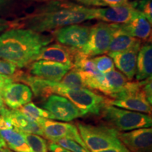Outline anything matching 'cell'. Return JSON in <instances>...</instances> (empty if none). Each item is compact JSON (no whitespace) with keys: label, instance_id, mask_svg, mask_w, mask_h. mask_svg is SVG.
<instances>
[{"label":"cell","instance_id":"cell-3","mask_svg":"<svg viewBox=\"0 0 152 152\" xmlns=\"http://www.w3.org/2000/svg\"><path fill=\"white\" fill-rule=\"evenodd\" d=\"M52 93L67 98L81 112L83 116L100 115L103 108L107 104L108 98L96 94L88 88L69 89L59 83L52 82Z\"/></svg>","mask_w":152,"mask_h":152},{"label":"cell","instance_id":"cell-19","mask_svg":"<svg viewBox=\"0 0 152 152\" xmlns=\"http://www.w3.org/2000/svg\"><path fill=\"white\" fill-rule=\"evenodd\" d=\"M152 46L147 44L140 47L137 59L135 77L137 81H142L151 77Z\"/></svg>","mask_w":152,"mask_h":152},{"label":"cell","instance_id":"cell-15","mask_svg":"<svg viewBox=\"0 0 152 152\" xmlns=\"http://www.w3.org/2000/svg\"><path fill=\"white\" fill-rule=\"evenodd\" d=\"M140 47L141 45H137L124 52H109L114 65L129 80H132L135 76L137 59Z\"/></svg>","mask_w":152,"mask_h":152},{"label":"cell","instance_id":"cell-12","mask_svg":"<svg viewBox=\"0 0 152 152\" xmlns=\"http://www.w3.org/2000/svg\"><path fill=\"white\" fill-rule=\"evenodd\" d=\"M118 139L131 152H151L152 130L139 128L128 132H118Z\"/></svg>","mask_w":152,"mask_h":152},{"label":"cell","instance_id":"cell-13","mask_svg":"<svg viewBox=\"0 0 152 152\" xmlns=\"http://www.w3.org/2000/svg\"><path fill=\"white\" fill-rule=\"evenodd\" d=\"M4 104L11 109H18L29 103L33 99V92L28 85L12 82L6 85L0 91Z\"/></svg>","mask_w":152,"mask_h":152},{"label":"cell","instance_id":"cell-1","mask_svg":"<svg viewBox=\"0 0 152 152\" xmlns=\"http://www.w3.org/2000/svg\"><path fill=\"white\" fill-rule=\"evenodd\" d=\"M94 8L69 0H49L32 13L11 21L12 28L29 29L37 33L54 31L58 28L92 20Z\"/></svg>","mask_w":152,"mask_h":152},{"label":"cell","instance_id":"cell-38","mask_svg":"<svg viewBox=\"0 0 152 152\" xmlns=\"http://www.w3.org/2000/svg\"><path fill=\"white\" fill-rule=\"evenodd\" d=\"M4 106H5L4 104L2 98H1V94H0V109L2 107H4Z\"/></svg>","mask_w":152,"mask_h":152},{"label":"cell","instance_id":"cell-26","mask_svg":"<svg viewBox=\"0 0 152 152\" xmlns=\"http://www.w3.org/2000/svg\"><path fill=\"white\" fill-rule=\"evenodd\" d=\"M92 60L94 62L98 71L101 73L105 74L115 69V65H114L113 60L111 59V57L106 55L96 56L92 58Z\"/></svg>","mask_w":152,"mask_h":152},{"label":"cell","instance_id":"cell-17","mask_svg":"<svg viewBox=\"0 0 152 152\" xmlns=\"http://www.w3.org/2000/svg\"><path fill=\"white\" fill-rule=\"evenodd\" d=\"M0 115L10 121L14 128L22 132L43 136L40 125L20 113L18 109L9 110L5 107L0 109Z\"/></svg>","mask_w":152,"mask_h":152},{"label":"cell","instance_id":"cell-33","mask_svg":"<svg viewBox=\"0 0 152 152\" xmlns=\"http://www.w3.org/2000/svg\"><path fill=\"white\" fill-rule=\"evenodd\" d=\"M48 149L49 150V152H71L68 150L64 149L54 142L49 143L48 145Z\"/></svg>","mask_w":152,"mask_h":152},{"label":"cell","instance_id":"cell-18","mask_svg":"<svg viewBox=\"0 0 152 152\" xmlns=\"http://www.w3.org/2000/svg\"><path fill=\"white\" fill-rule=\"evenodd\" d=\"M120 30L127 35L147 40L151 35V23L142 13H138L128 23L120 24Z\"/></svg>","mask_w":152,"mask_h":152},{"label":"cell","instance_id":"cell-36","mask_svg":"<svg viewBox=\"0 0 152 152\" xmlns=\"http://www.w3.org/2000/svg\"><path fill=\"white\" fill-rule=\"evenodd\" d=\"M14 82L13 79L10 77L6 75H0V91L6 85L9 84V83H12Z\"/></svg>","mask_w":152,"mask_h":152},{"label":"cell","instance_id":"cell-40","mask_svg":"<svg viewBox=\"0 0 152 152\" xmlns=\"http://www.w3.org/2000/svg\"><path fill=\"white\" fill-rule=\"evenodd\" d=\"M5 150H6V152H14V151H11L10 149H7V148H5Z\"/></svg>","mask_w":152,"mask_h":152},{"label":"cell","instance_id":"cell-31","mask_svg":"<svg viewBox=\"0 0 152 152\" xmlns=\"http://www.w3.org/2000/svg\"><path fill=\"white\" fill-rule=\"evenodd\" d=\"M75 1L80 4V5L85 7H106L104 3L100 0H75Z\"/></svg>","mask_w":152,"mask_h":152},{"label":"cell","instance_id":"cell-5","mask_svg":"<svg viewBox=\"0 0 152 152\" xmlns=\"http://www.w3.org/2000/svg\"><path fill=\"white\" fill-rule=\"evenodd\" d=\"M77 130L87 149L96 152L122 145L118 139V131L107 125H93L79 123Z\"/></svg>","mask_w":152,"mask_h":152},{"label":"cell","instance_id":"cell-4","mask_svg":"<svg viewBox=\"0 0 152 152\" xmlns=\"http://www.w3.org/2000/svg\"><path fill=\"white\" fill-rule=\"evenodd\" d=\"M108 126L118 132H128L139 128H151V115L106 104L100 113Z\"/></svg>","mask_w":152,"mask_h":152},{"label":"cell","instance_id":"cell-6","mask_svg":"<svg viewBox=\"0 0 152 152\" xmlns=\"http://www.w3.org/2000/svg\"><path fill=\"white\" fill-rule=\"evenodd\" d=\"M144 84V80L128 82L122 91L108 98L107 104L129 111L151 114V104L146 96Z\"/></svg>","mask_w":152,"mask_h":152},{"label":"cell","instance_id":"cell-10","mask_svg":"<svg viewBox=\"0 0 152 152\" xmlns=\"http://www.w3.org/2000/svg\"><path fill=\"white\" fill-rule=\"evenodd\" d=\"M135 1H129L125 4L113 6L106 8H94L93 18L110 23L125 24L137 14Z\"/></svg>","mask_w":152,"mask_h":152},{"label":"cell","instance_id":"cell-24","mask_svg":"<svg viewBox=\"0 0 152 152\" xmlns=\"http://www.w3.org/2000/svg\"><path fill=\"white\" fill-rule=\"evenodd\" d=\"M58 83L63 86L69 89L87 88L79 72L75 68H71L68 71Z\"/></svg>","mask_w":152,"mask_h":152},{"label":"cell","instance_id":"cell-27","mask_svg":"<svg viewBox=\"0 0 152 152\" xmlns=\"http://www.w3.org/2000/svg\"><path fill=\"white\" fill-rule=\"evenodd\" d=\"M54 143L71 152H91L87 148L83 147L77 142L69 138L64 137L58 139L54 142Z\"/></svg>","mask_w":152,"mask_h":152},{"label":"cell","instance_id":"cell-29","mask_svg":"<svg viewBox=\"0 0 152 152\" xmlns=\"http://www.w3.org/2000/svg\"><path fill=\"white\" fill-rule=\"evenodd\" d=\"M19 71L18 68L15 64L7 61L0 59V75L8 76L13 79Z\"/></svg>","mask_w":152,"mask_h":152},{"label":"cell","instance_id":"cell-16","mask_svg":"<svg viewBox=\"0 0 152 152\" xmlns=\"http://www.w3.org/2000/svg\"><path fill=\"white\" fill-rule=\"evenodd\" d=\"M75 48L59 44L48 45L42 48L35 61L45 60L65 64L73 68Z\"/></svg>","mask_w":152,"mask_h":152},{"label":"cell","instance_id":"cell-28","mask_svg":"<svg viewBox=\"0 0 152 152\" xmlns=\"http://www.w3.org/2000/svg\"><path fill=\"white\" fill-rule=\"evenodd\" d=\"M152 0H140L135 1V8L142 13L148 20L152 23Z\"/></svg>","mask_w":152,"mask_h":152},{"label":"cell","instance_id":"cell-32","mask_svg":"<svg viewBox=\"0 0 152 152\" xmlns=\"http://www.w3.org/2000/svg\"><path fill=\"white\" fill-rule=\"evenodd\" d=\"M102 3L105 4L106 7H113V6L125 4L129 2V0H100Z\"/></svg>","mask_w":152,"mask_h":152},{"label":"cell","instance_id":"cell-21","mask_svg":"<svg viewBox=\"0 0 152 152\" xmlns=\"http://www.w3.org/2000/svg\"><path fill=\"white\" fill-rule=\"evenodd\" d=\"M140 39L132 36L127 35L120 30V24L118 29L116 30L109 45L108 52H121L128 50L131 48L141 45Z\"/></svg>","mask_w":152,"mask_h":152},{"label":"cell","instance_id":"cell-2","mask_svg":"<svg viewBox=\"0 0 152 152\" xmlns=\"http://www.w3.org/2000/svg\"><path fill=\"white\" fill-rule=\"evenodd\" d=\"M52 35H43L26 28H12L0 35V59L9 61L18 68L35 61L42 48L54 40Z\"/></svg>","mask_w":152,"mask_h":152},{"label":"cell","instance_id":"cell-34","mask_svg":"<svg viewBox=\"0 0 152 152\" xmlns=\"http://www.w3.org/2000/svg\"><path fill=\"white\" fill-rule=\"evenodd\" d=\"M96 152H131L130 150H128L126 147H125L123 144L118 147H111L107 149L102 150V151H99Z\"/></svg>","mask_w":152,"mask_h":152},{"label":"cell","instance_id":"cell-8","mask_svg":"<svg viewBox=\"0 0 152 152\" xmlns=\"http://www.w3.org/2000/svg\"><path fill=\"white\" fill-rule=\"evenodd\" d=\"M43 107L50 113L52 120L70 122L83 117L80 110L71 101L58 94H51L43 104Z\"/></svg>","mask_w":152,"mask_h":152},{"label":"cell","instance_id":"cell-39","mask_svg":"<svg viewBox=\"0 0 152 152\" xmlns=\"http://www.w3.org/2000/svg\"><path fill=\"white\" fill-rule=\"evenodd\" d=\"M0 152H6L5 148H1V149H0Z\"/></svg>","mask_w":152,"mask_h":152},{"label":"cell","instance_id":"cell-22","mask_svg":"<svg viewBox=\"0 0 152 152\" xmlns=\"http://www.w3.org/2000/svg\"><path fill=\"white\" fill-rule=\"evenodd\" d=\"M104 75L109 96L122 91L128 82V78L121 72L115 69L105 73Z\"/></svg>","mask_w":152,"mask_h":152},{"label":"cell","instance_id":"cell-11","mask_svg":"<svg viewBox=\"0 0 152 152\" xmlns=\"http://www.w3.org/2000/svg\"><path fill=\"white\" fill-rule=\"evenodd\" d=\"M43 131V136L54 142L61 138H69L77 142L81 146L87 148L82 140L77 126L66 122L54 121L50 119H45L39 123Z\"/></svg>","mask_w":152,"mask_h":152},{"label":"cell","instance_id":"cell-7","mask_svg":"<svg viewBox=\"0 0 152 152\" xmlns=\"http://www.w3.org/2000/svg\"><path fill=\"white\" fill-rule=\"evenodd\" d=\"M118 28L119 24L103 21L95 24L91 28L90 37L86 45L80 50L91 58L107 53L114 34Z\"/></svg>","mask_w":152,"mask_h":152},{"label":"cell","instance_id":"cell-9","mask_svg":"<svg viewBox=\"0 0 152 152\" xmlns=\"http://www.w3.org/2000/svg\"><path fill=\"white\" fill-rule=\"evenodd\" d=\"M90 30L87 26L69 25L54 30L53 37L63 45L81 49L88 41Z\"/></svg>","mask_w":152,"mask_h":152},{"label":"cell","instance_id":"cell-14","mask_svg":"<svg viewBox=\"0 0 152 152\" xmlns=\"http://www.w3.org/2000/svg\"><path fill=\"white\" fill-rule=\"evenodd\" d=\"M28 66L30 75L56 83L61 81L66 73L72 68L61 63L45 60L35 61Z\"/></svg>","mask_w":152,"mask_h":152},{"label":"cell","instance_id":"cell-35","mask_svg":"<svg viewBox=\"0 0 152 152\" xmlns=\"http://www.w3.org/2000/svg\"><path fill=\"white\" fill-rule=\"evenodd\" d=\"M11 28H12L11 21H8L3 18H0V33L9 30Z\"/></svg>","mask_w":152,"mask_h":152},{"label":"cell","instance_id":"cell-37","mask_svg":"<svg viewBox=\"0 0 152 152\" xmlns=\"http://www.w3.org/2000/svg\"><path fill=\"white\" fill-rule=\"evenodd\" d=\"M1 148H7V144L3 140V138L1 137V136L0 135V149Z\"/></svg>","mask_w":152,"mask_h":152},{"label":"cell","instance_id":"cell-23","mask_svg":"<svg viewBox=\"0 0 152 152\" xmlns=\"http://www.w3.org/2000/svg\"><path fill=\"white\" fill-rule=\"evenodd\" d=\"M18 110L28 118L35 121L39 125L45 119L52 120V115L47 110L37 107L33 102L25 104Z\"/></svg>","mask_w":152,"mask_h":152},{"label":"cell","instance_id":"cell-25","mask_svg":"<svg viewBox=\"0 0 152 152\" xmlns=\"http://www.w3.org/2000/svg\"><path fill=\"white\" fill-rule=\"evenodd\" d=\"M23 136L28 145L33 152H48V145L46 140L39 135L30 134L19 130Z\"/></svg>","mask_w":152,"mask_h":152},{"label":"cell","instance_id":"cell-20","mask_svg":"<svg viewBox=\"0 0 152 152\" xmlns=\"http://www.w3.org/2000/svg\"><path fill=\"white\" fill-rule=\"evenodd\" d=\"M0 135L14 152H33L20 131L15 128L0 130Z\"/></svg>","mask_w":152,"mask_h":152},{"label":"cell","instance_id":"cell-30","mask_svg":"<svg viewBox=\"0 0 152 152\" xmlns=\"http://www.w3.org/2000/svg\"><path fill=\"white\" fill-rule=\"evenodd\" d=\"M16 1L17 0H0V18L12 11Z\"/></svg>","mask_w":152,"mask_h":152}]
</instances>
